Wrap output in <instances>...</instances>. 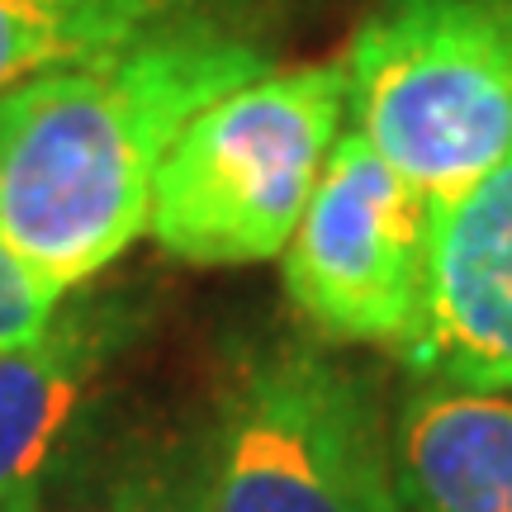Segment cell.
Here are the masks:
<instances>
[{"mask_svg":"<svg viewBox=\"0 0 512 512\" xmlns=\"http://www.w3.org/2000/svg\"><path fill=\"white\" fill-rule=\"evenodd\" d=\"M200 512H394L370 384L304 342L247 356L195 465Z\"/></svg>","mask_w":512,"mask_h":512,"instance_id":"277c9868","label":"cell"},{"mask_svg":"<svg viewBox=\"0 0 512 512\" xmlns=\"http://www.w3.org/2000/svg\"><path fill=\"white\" fill-rule=\"evenodd\" d=\"M432 200L342 133L285 242V294L318 337L399 347L422 304Z\"/></svg>","mask_w":512,"mask_h":512,"instance_id":"5b68a950","label":"cell"},{"mask_svg":"<svg viewBox=\"0 0 512 512\" xmlns=\"http://www.w3.org/2000/svg\"><path fill=\"white\" fill-rule=\"evenodd\" d=\"M342 72L351 133L432 209L512 157V0H380Z\"/></svg>","mask_w":512,"mask_h":512,"instance_id":"7a4b0ae2","label":"cell"},{"mask_svg":"<svg viewBox=\"0 0 512 512\" xmlns=\"http://www.w3.org/2000/svg\"><path fill=\"white\" fill-rule=\"evenodd\" d=\"M384 441L394 512H512V389L422 380Z\"/></svg>","mask_w":512,"mask_h":512,"instance_id":"52a82bcc","label":"cell"},{"mask_svg":"<svg viewBox=\"0 0 512 512\" xmlns=\"http://www.w3.org/2000/svg\"><path fill=\"white\" fill-rule=\"evenodd\" d=\"M62 512H200L195 508V465L128 475L114 489H105L100 498L62 508Z\"/></svg>","mask_w":512,"mask_h":512,"instance_id":"8fae6325","label":"cell"},{"mask_svg":"<svg viewBox=\"0 0 512 512\" xmlns=\"http://www.w3.org/2000/svg\"><path fill=\"white\" fill-rule=\"evenodd\" d=\"M91 48H110L81 24L53 15L38 0H0V91H10L48 62H67Z\"/></svg>","mask_w":512,"mask_h":512,"instance_id":"9c48e42d","label":"cell"},{"mask_svg":"<svg viewBox=\"0 0 512 512\" xmlns=\"http://www.w3.org/2000/svg\"><path fill=\"white\" fill-rule=\"evenodd\" d=\"M347 119L342 62L261 72L204 105L171 143L147 233L190 266H247L285 252Z\"/></svg>","mask_w":512,"mask_h":512,"instance_id":"3957f363","label":"cell"},{"mask_svg":"<svg viewBox=\"0 0 512 512\" xmlns=\"http://www.w3.org/2000/svg\"><path fill=\"white\" fill-rule=\"evenodd\" d=\"M261 72L256 43L176 15L29 72L0 91V238L62 294L81 290L147 233L185 124Z\"/></svg>","mask_w":512,"mask_h":512,"instance_id":"6da1fadb","label":"cell"},{"mask_svg":"<svg viewBox=\"0 0 512 512\" xmlns=\"http://www.w3.org/2000/svg\"><path fill=\"white\" fill-rule=\"evenodd\" d=\"M62 304H67V294L0 238V351L34 342Z\"/></svg>","mask_w":512,"mask_h":512,"instance_id":"30bf717a","label":"cell"},{"mask_svg":"<svg viewBox=\"0 0 512 512\" xmlns=\"http://www.w3.org/2000/svg\"><path fill=\"white\" fill-rule=\"evenodd\" d=\"M114 347L105 304H62L24 347L0 351V512H43L48 470Z\"/></svg>","mask_w":512,"mask_h":512,"instance_id":"ba28073f","label":"cell"},{"mask_svg":"<svg viewBox=\"0 0 512 512\" xmlns=\"http://www.w3.org/2000/svg\"><path fill=\"white\" fill-rule=\"evenodd\" d=\"M394 351L422 380L512 389V157L432 214L422 304Z\"/></svg>","mask_w":512,"mask_h":512,"instance_id":"8992f818","label":"cell"},{"mask_svg":"<svg viewBox=\"0 0 512 512\" xmlns=\"http://www.w3.org/2000/svg\"><path fill=\"white\" fill-rule=\"evenodd\" d=\"M48 5L53 15L81 24L86 34H95L100 43H119V38L152 29L181 10L185 0H38Z\"/></svg>","mask_w":512,"mask_h":512,"instance_id":"7c38bea8","label":"cell"}]
</instances>
